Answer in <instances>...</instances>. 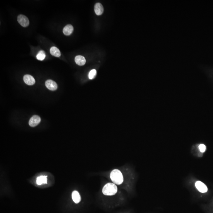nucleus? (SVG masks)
Wrapping results in <instances>:
<instances>
[{
	"label": "nucleus",
	"mask_w": 213,
	"mask_h": 213,
	"mask_svg": "<svg viewBox=\"0 0 213 213\" xmlns=\"http://www.w3.org/2000/svg\"><path fill=\"white\" fill-rule=\"evenodd\" d=\"M110 178L113 183L118 185L121 184L124 181L122 173L120 170L118 169H114L112 171Z\"/></svg>",
	"instance_id": "1"
},
{
	"label": "nucleus",
	"mask_w": 213,
	"mask_h": 213,
	"mask_svg": "<svg viewBox=\"0 0 213 213\" xmlns=\"http://www.w3.org/2000/svg\"><path fill=\"white\" fill-rule=\"evenodd\" d=\"M117 187L114 183H108L106 184L102 189V193L107 196L114 195L117 192Z\"/></svg>",
	"instance_id": "2"
},
{
	"label": "nucleus",
	"mask_w": 213,
	"mask_h": 213,
	"mask_svg": "<svg viewBox=\"0 0 213 213\" xmlns=\"http://www.w3.org/2000/svg\"><path fill=\"white\" fill-rule=\"evenodd\" d=\"M17 21L20 25L23 27H27L29 24V21L26 16L20 15L17 17Z\"/></svg>",
	"instance_id": "3"
},
{
	"label": "nucleus",
	"mask_w": 213,
	"mask_h": 213,
	"mask_svg": "<svg viewBox=\"0 0 213 213\" xmlns=\"http://www.w3.org/2000/svg\"><path fill=\"white\" fill-rule=\"evenodd\" d=\"M195 185L197 190L201 193H205L208 191L207 186L201 181H197L195 183Z\"/></svg>",
	"instance_id": "4"
},
{
	"label": "nucleus",
	"mask_w": 213,
	"mask_h": 213,
	"mask_svg": "<svg viewBox=\"0 0 213 213\" xmlns=\"http://www.w3.org/2000/svg\"><path fill=\"white\" fill-rule=\"evenodd\" d=\"M46 87L49 90L54 91L58 88V85L55 81L52 80H47L45 82Z\"/></svg>",
	"instance_id": "5"
},
{
	"label": "nucleus",
	"mask_w": 213,
	"mask_h": 213,
	"mask_svg": "<svg viewBox=\"0 0 213 213\" xmlns=\"http://www.w3.org/2000/svg\"><path fill=\"white\" fill-rule=\"evenodd\" d=\"M41 121L40 117L37 115H34L30 118L29 121V125L30 126L34 127L37 126Z\"/></svg>",
	"instance_id": "6"
},
{
	"label": "nucleus",
	"mask_w": 213,
	"mask_h": 213,
	"mask_svg": "<svg viewBox=\"0 0 213 213\" xmlns=\"http://www.w3.org/2000/svg\"><path fill=\"white\" fill-rule=\"evenodd\" d=\"M23 80L25 83L29 85H32L35 83V79L29 75H25L23 77Z\"/></svg>",
	"instance_id": "7"
},
{
	"label": "nucleus",
	"mask_w": 213,
	"mask_h": 213,
	"mask_svg": "<svg viewBox=\"0 0 213 213\" xmlns=\"http://www.w3.org/2000/svg\"><path fill=\"white\" fill-rule=\"evenodd\" d=\"M104 7L101 3H98L95 4L94 6V11L97 15H100L102 14V13L104 12Z\"/></svg>",
	"instance_id": "8"
},
{
	"label": "nucleus",
	"mask_w": 213,
	"mask_h": 213,
	"mask_svg": "<svg viewBox=\"0 0 213 213\" xmlns=\"http://www.w3.org/2000/svg\"><path fill=\"white\" fill-rule=\"evenodd\" d=\"M73 27L71 25L68 24L66 25L63 29V32L66 36H69L71 35L73 32Z\"/></svg>",
	"instance_id": "9"
},
{
	"label": "nucleus",
	"mask_w": 213,
	"mask_h": 213,
	"mask_svg": "<svg viewBox=\"0 0 213 213\" xmlns=\"http://www.w3.org/2000/svg\"><path fill=\"white\" fill-rule=\"evenodd\" d=\"M72 198L75 203H78L81 201V197L78 192L76 191H73L72 193Z\"/></svg>",
	"instance_id": "10"
},
{
	"label": "nucleus",
	"mask_w": 213,
	"mask_h": 213,
	"mask_svg": "<svg viewBox=\"0 0 213 213\" xmlns=\"http://www.w3.org/2000/svg\"><path fill=\"white\" fill-rule=\"evenodd\" d=\"M75 63L79 66H83L86 63L85 59L82 56H77L75 58Z\"/></svg>",
	"instance_id": "11"
},
{
	"label": "nucleus",
	"mask_w": 213,
	"mask_h": 213,
	"mask_svg": "<svg viewBox=\"0 0 213 213\" xmlns=\"http://www.w3.org/2000/svg\"><path fill=\"white\" fill-rule=\"evenodd\" d=\"M50 52L51 55L55 57H59L61 56V54L60 51L58 49V48L56 47L53 46L51 47Z\"/></svg>",
	"instance_id": "12"
},
{
	"label": "nucleus",
	"mask_w": 213,
	"mask_h": 213,
	"mask_svg": "<svg viewBox=\"0 0 213 213\" xmlns=\"http://www.w3.org/2000/svg\"><path fill=\"white\" fill-rule=\"evenodd\" d=\"M47 183V177L45 176H41L37 178L36 184L38 185L43 184Z\"/></svg>",
	"instance_id": "13"
},
{
	"label": "nucleus",
	"mask_w": 213,
	"mask_h": 213,
	"mask_svg": "<svg viewBox=\"0 0 213 213\" xmlns=\"http://www.w3.org/2000/svg\"><path fill=\"white\" fill-rule=\"evenodd\" d=\"M46 55L44 51L41 50L37 54L36 56V58L38 60L40 61H43L46 58Z\"/></svg>",
	"instance_id": "14"
},
{
	"label": "nucleus",
	"mask_w": 213,
	"mask_h": 213,
	"mask_svg": "<svg viewBox=\"0 0 213 213\" xmlns=\"http://www.w3.org/2000/svg\"><path fill=\"white\" fill-rule=\"evenodd\" d=\"M97 75V71L95 69H93L90 71L88 74V77L90 80L94 79Z\"/></svg>",
	"instance_id": "15"
},
{
	"label": "nucleus",
	"mask_w": 213,
	"mask_h": 213,
	"mask_svg": "<svg viewBox=\"0 0 213 213\" xmlns=\"http://www.w3.org/2000/svg\"><path fill=\"white\" fill-rule=\"evenodd\" d=\"M199 149L201 152L203 153L205 152L206 150V146L203 144H201L199 146Z\"/></svg>",
	"instance_id": "16"
}]
</instances>
